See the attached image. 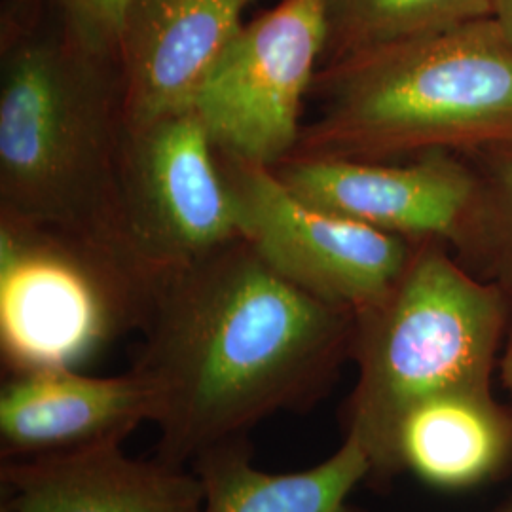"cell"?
Here are the masks:
<instances>
[{
  "label": "cell",
  "mask_w": 512,
  "mask_h": 512,
  "mask_svg": "<svg viewBox=\"0 0 512 512\" xmlns=\"http://www.w3.org/2000/svg\"><path fill=\"white\" fill-rule=\"evenodd\" d=\"M141 332L131 370L154 391V458L188 467L323 401L351 361L355 313L302 291L238 238L164 279Z\"/></svg>",
  "instance_id": "6da1fadb"
},
{
  "label": "cell",
  "mask_w": 512,
  "mask_h": 512,
  "mask_svg": "<svg viewBox=\"0 0 512 512\" xmlns=\"http://www.w3.org/2000/svg\"><path fill=\"white\" fill-rule=\"evenodd\" d=\"M0 57V217L90 239L141 268L122 211L118 61L63 31L38 0H12Z\"/></svg>",
  "instance_id": "7a4b0ae2"
},
{
  "label": "cell",
  "mask_w": 512,
  "mask_h": 512,
  "mask_svg": "<svg viewBox=\"0 0 512 512\" xmlns=\"http://www.w3.org/2000/svg\"><path fill=\"white\" fill-rule=\"evenodd\" d=\"M311 97L317 116L289 158L467 152L512 137V42L475 19L325 65Z\"/></svg>",
  "instance_id": "3957f363"
},
{
  "label": "cell",
  "mask_w": 512,
  "mask_h": 512,
  "mask_svg": "<svg viewBox=\"0 0 512 512\" xmlns=\"http://www.w3.org/2000/svg\"><path fill=\"white\" fill-rule=\"evenodd\" d=\"M512 296L471 274L440 239H421L384 298L355 313L357 382L344 406L346 439L370 463L368 482L399 475L395 437L404 414L440 393L492 389Z\"/></svg>",
  "instance_id": "277c9868"
},
{
  "label": "cell",
  "mask_w": 512,
  "mask_h": 512,
  "mask_svg": "<svg viewBox=\"0 0 512 512\" xmlns=\"http://www.w3.org/2000/svg\"><path fill=\"white\" fill-rule=\"evenodd\" d=\"M160 283L90 239L0 217V353L10 374L76 368L143 330Z\"/></svg>",
  "instance_id": "5b68a950"
},
{
  "label": "cell",
  "mask_w": 512,
  "mask_h": 512,
  "mask_svg": "<svg viewBox=\"0 0 512 512\" xmlns=\"http://www.w3.org/2000/svg\"><path fill=\"white\" fill-rule=\"evenodd\" d=\"M329 37V0H281L243 23L192 99L215 152L247 164L285 162Z\"/></svg>",
  "instance_id": "8992f818"
},
{
  "label": "cell",
  "mask_w": 512,
  "mask_h": 512,
  "mask_svg": "<svg viewBox=\"0 0 512 512\" xmlns=\"http://www.w3.org/2000/svg\"><path fill=\"white\" fill-rule=\"evenodd\" d=\"M217 156L239 238L302 291L359 313L378 304L404 274L418 241L300 200L272 167Z\"/></svg>",
  "instance_id": "52a82bcc"
},
{
  "label": "cell",
  "mask_w": 512,
  "mask_h": 512,
  "mask_svg": "<svg viewBox=\"0 0 512 512\" xmlns=\"http://www.w3.org/2000/svg\"><path fill=\"white\" fill-rule=\"evenodd\" d=\"M120 192L131 256L158 283L239 238L219 156L192 109L126 128Z\"/></svg>",
  "instance_id": "ba28073f"
},
{
  "label": "cell",
  "mask_w": 512,
  "mask_h": 512,
  "mask_svg": "<svg viewBox=\"0 0 512 512\" xmlns=\"http://www.w3.org/2000/svg\"><path fill=\"white\" fill-rule=\"evenodd\" d=\"M272 169L304 202L387 234L440 239L448 247L475 192L471 165L448 150L406 160L289 158Z\"/></svg>",
  "instance_id": "9c48e42d"
},
{
  "label": "cell",
  "mask_w": 512,
  "mask_h": 512,
  "mask_svg": "<svg viewBox=\"0 0 512 512\" xmlns=\"http://www.w3.org/2000/svg\"><path fill=\"white\" fill-rule=\"evenodd\" d=\"M154 418V391L135 370L109 378L86 376L76 368L10 374L0 391L2 458H40L122 444Z\"/></svg>",
  "instance_id": "30bf717a"
},
{
  "label": "cell",
  "mask_w": 512,
  "mask_h": 512,
  "mask_svg": "<svg viewBox=\"0 0 512 512\" xmlns=\"http://www.w3.org/2000/svg\"><path fill=\"white\" fill-rule=\"evenodd\" d=\"M253 0H128L118 44L126 128L190 109Z\"/></svg>",
  "instance_id": "8fae6325"
},
{
  "label": "cell",
  "mask_w": 512,
  "mask_h": 512,
  "mask_svg": "<svg viewBox=\"0 0 512 512\" xmlns=\"http://www.w3.org/2000/svg\"><path fill=\"white\" fill-rule=\"evenodd\" d=\"M2 512H200L198 475L158 458L133 459L122 444L4 459Z\"/></svg>",
  "instance_id": "7c38bea8"
},
{
  "label": "cell",
  "mask_w": 512,
  "mask_h": 512,
  "mask_svg": "<svg viewBox=\"0 0 512 512\" xmlns=\"http://www.w3.org/2000/svg\"><path fill=\"white\" fill-rule=\"evenodd\" d=\"M395 459L440 492H467L512 471V418L492 389L440 393L412 406L397 429Z\"/></svg>",
  "instance_id": "4fadbf2b"
},
{
  "label": "cell",
  "mask_w": 512,
  "mask_h": 512,
  "mask_svg": "<svg viewBox=\"0 0 512 512\" xmlns=\"http://www.w3.org/2000/svg\"><path fill=\"white\" fill-rule=\"evenodd\" d=\"M190 467L202 482L200 512H365L349 501L370 476L365 450L353 439L298 473L258 469L249 437L220 442Z\"/></svg>",
  "instance_id": "5bb4252c"
},
{
  "label": "cell",
  "mask_w": 512,
  "mask_h": 512,
  "mask_svg": "<svg viewBox=\"0 0 512 512\" xmlns=\"http://www.w3.org/2000/svg\"><path fill=\"white\" fill-rule=\"evenodd\" d=\"M484 18H492V0H329L321 67Z\"/></svg>",
  "instance_id": "9a60e30c"
},
{
  "label": "cell",
  "mask_w": 512,
  "mask_h": 512,
  "mask_svg": "<svg viewBox=\"0 0 512 512\" xmlns=\"http://www.w3.org/2000/svg\"><path fill=\"white\" fill-rule=\"evenodd\" d=\"M459 154L473 169L475 192L450 251L512 296V137Z\"/></svg>",
  "instance_id": "2e32d148"
},
{
  "label": "cell",
  "mask_w": 512,
  "mask_h": 512,
  "mask_svg": "<svg viewBox=\"0 0 512 512\" xmlns=\"http://www.w3.org/2000/svg\"><path fill=\"white\" fill-rule=\"evenodd\" d=\"M71 37L118 61L128 0H38Z\"/></svg>",
  "instance_id": "e0dca14e"
},
{
  "label": "cell",
  "mask_w": 512,
  "mask_h": 512,
  "mask_svg": "<svg viewBox=\"0 0 512 512\" xmlns=\"http://www.w3.org/2000/svg\"><path fill=\"white\" fill-rule=\"evenodd\" d=\"M492 18L512 42V0H492Z\"/></svg>",
  "instance_id": "ac0fdd59"
},
{
  "label": "cell",
  "mask_w": 512,
  "mask_h": 512,
  "mask_svg": "<svg viewBox=\"0 0 512 512\" xmlns=\"http://www.w3.org/2000/svg\"><path fill=\"white\" fill-rule=\"evenodd\" d=\"M501 382L505 385L509 397H511V404H509V412H511L512 418V334L507 349L503 353V359H501Z\"/></svg>",
  "instance_id": "d6986e66"
},
{
  "label": "cell",
  "mask_w": 512,
  "mask_h": 512,
  "mask_svg": "<svg viewBox=\"0 0 512 512\" xmlns=\"http://www.w3.org/2000/svg\"><path fill=\"white\" fill-rule=\"evenodd\" d=\"M494 512H512V499H509L507 503H503V505H501V507H499V509Z\"/></svg>",
  "instance_id": "ffe728a7"
}]
</instances>
